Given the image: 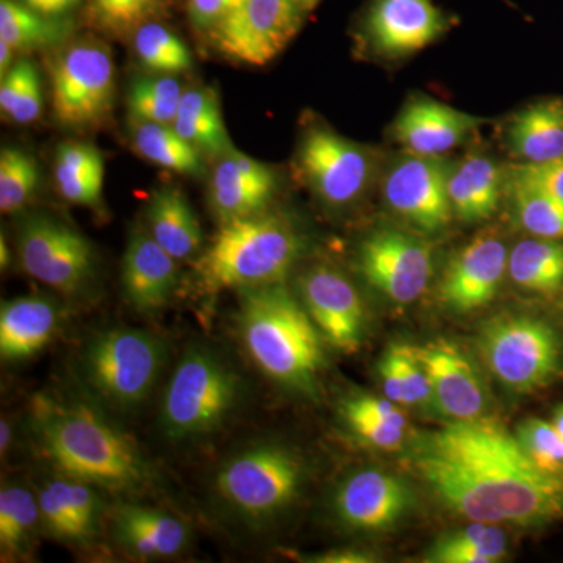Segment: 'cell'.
<instances>
[{
	"instance_id": "obj_1",
	"label": "cell",
	"mask_w": 563,
	"mask_h": 563,
	"mask_svg": "<svg viewBox=\"0 0 563 563\" xmlns=\"http://www.w3.org/2000/svg\"><path fill=\"white\" fill-rule=\"evenodd\" d=\"M406 459L432 495L466 520L517 528L563 520V479L539 468L515 433L487 418L418 433Z\"/></svg>"
},
{
	"instance_id": "obj_2",
	"label": "cell",
	"mask_w": 563,
	"mask_h": 563,
	"mask_svg": "<svg viewBox=\"0 0 563 563\" xmlns=\"http://www.w3.org/2000/svg\"><path fill=\"white\" fill-rule=\"evenodd\" d=\"M33 432L58 474L117 493L146 490L154 470L135 442L95 402L36 395Z\"/></svg>"
},
{
	"instance_id": "obj_3",
	"label": "cell",
	"mask_w": 563,
	"mask_h": 563,
	"mask_svg": "<svg viewBox=\"0 0 563 563\" xmlns=\"http://www.w3.org/2000/svg\"><path fill=\"white\" fill-rule=\"evenodd\" d=\"M239 331L252 362L266 377L306 396L317 393L324 339L284 282L242 291Z\"/></svg>"
},
{
	"instance_id": "obj_4",
	"label": "cell",
	"mask_w": 563,
	"mask_h": 563,
	"mask_svg": "<svg viewBox=\"0 0 563 563\" xmlns=\"http://www.w3.org/2000/svg\"><path fill=\"white\" fill-rule=\"evenodd\" d=\"M301 252V236L290 222L262 211L222 222L199 257V279L209 292L280 284Z\"/></svg>"
},
{
	"instance_id": "obj_5",
	"label": "cell",
	"mask_w": 563,
	"mask_h": 563,
	"mask_svg": "<svg viewBox=\"0 0 563 563\" xmlns=\"http://www.w3.org/2000/svg\"><path fill=\"white\" fill-rule=\"evenodd\" d=\"M242 398V380L220 354L192 346L163 393L161 428L173 442L206 439L224 424Z\"/></svg>"
},
{
	"instance_id": "obj_6",
	"label": "cell",
	"mask_w": 563,
	"mask_h": 563,
	"mask_svg": "<svg viewBox=\"0 0 563 563\" xmlns=\"http://www.w3.org/2000/svg\"><path fill=\"white\" fill-rule=\"evenodd\" d=\"M166 357L165 340L146 329H107L85 344L81 379L98 401L120 412H132L150 399Z\"/></svg>"
},
{
	"instance_id": "obj_7",
	"label": "cell",
	"mask_w": 563,
	"mask_h": 563,
	"mask_svg": "<svg viewBox=\"0 0 563 563\" xmlns=\"http://www.w3.org/2000/svg\"><path fill=\"white\" fill-rule=\"evenodd\" d=\"M477 347L492 376L515 395H533L563 373V340L531 313H499L481 325Z\"/></svg>"
},
{
	"instance_id": "obj_8",
	"label": "cell",
	"mask_w": 563,
	"mask_h": 563,
	"mask_svg": "<svg viewBox=\"0 0 563 563\" xmlns=\"http://www.w3.org/2000/svg\"><path fill=\"white\" fill-rule=\"evenodd\" d=\"M303 483L306 466L295 451L261 443L222 463L214 477V492L243 523L262 526L290 509Z\"/></svg>"
},
{
	"instance_id": "obj_9",
	"label": "cell",
	"mask_w": 563,
	"mask_h": 563,
	"mask_svg": "<svg viewBox=\"0 0 563 563\" xmlns=\"http://www.w3.org/2000/svg\"><path fill=\"white\" fill-rule=\"evenodd\" d=\"M16 242L22 269L52 290L77 296L95 277L96 252L90 240L49 214L25 218Z\"/></svg>"
},
{
	"instance_id": "obj_10",
	"label": "cell",
	"mask_w": 563,
	"mask_h": 563,
	"mask_svg": "<svg viewBox=\"0 0 563 563\" xmlns=\"http://www.w3.org/2000/svg\"><path fill=\"white\" fill-rule=\"evenodd\" d=\"M113 96L114 63L102 44H70L52 62V111L62 124H98L109 114Z\"/></svg>"
},
{
	"instance_id": "obj_11",
	"label": "cell",
	"mask_w": 563,
	"mask_h": 563,
	"mask_svg": "<svg viewBox=\"0 0 563 563\" xmlns=\"http://www.w3.org/2000/svg\"><path fill=\"white\" fill-rule=\"evenodd\" d=\"M358 268L366 282L391 302L407 306L428 290L433 247L413 232L384 228L366 236L358 247Z\"/></svg>"
},
{
	"instance_id": "obj_12",
	"label": "cell",
	"mask_w": 563,
	"mask_h": 563,
	"mask_svg": "<svg viewBox=\"0 0 563 563\" xmlns=\"http://www.w3.org/2000/svg\"><path fill=\"white\" fill-rule=\"evenodd\" d=\"M303 14L299 0H240L210 36L231 60L263 66L295 38Z\"/></svg>"
},
{
	"instance_id": "obj_13",
	"label": "cell",
	"mask_w": 563,
	"mask_h": 563,
	"mask_svg": "<svg viewBox=\"0 0 563 563\" xmlns=\"http://www.w3.org/2000/svg\"><path fill=\"white\" fill-rule=\"evenodd\" d=\"M299 166L310 188L328 206H351L372 180L368 151L324 125H310L299 144Z\"/></svg>"
},
{
	"instance_id": "obj_14",
	"label": "cell",
	"mask_w": 563,
	"mask_h": 563,
	"mask_svg": "<svg viewBox=\"0 0 563 563\" xmlns=\"http://www.w3.org/2000/svg\"><path fill=\"white\" fill-rule=\"evenodd\" d=\"M451 172L453 166L443 157L409 154L395 163L385 177V202L415 231L435 235L454 217L450 201Z\"/></svg>"
},
{
	"instance_id": "obj_15",
	"label": "cell",
	"mask_w": 563,
	"mask_h": 563,
	"mask_svg": "<svg viewBox=\"0 0 563 563\" xmlns=\"http://www.w3.org/2000/svg\"><path fill=\"white\" fill-rule=\"evenodd\" d=\"M415 493L398 474L379 468L354 472L336 487L333 514L350 531L385 533L398 528L415 509Z\"/></svg>"
},
{
	"instance_id": "obj_16",
	"label": "cell",
	"mask_w": 563,
	"mask_h": 563,
	"mask_svg": "<svg viewBox=\"0 0 563 563\" xmlns=\"http://www.w3.org/2000/svg\"><path fill=\"white\" fill-rule=\"evenodd\" d=\"M298 287L299 298L324 342L344 354L361 350L366 312L354 284L335 268L317 265L299 277Z\"/></svg>"
},
{
	"instance_id": "obj_17",
	"label": "cell",
	"mask_w": 563,
	"mask_h": 563,
	"mask_svg": "<svg viewBox=\"0 0 563 563\" xmlns=\"http://www.w3.org/2000/svg\"><path fill=\"white\" fill-rule=\"evenodd\" d=\"M509 269L501 236L481 233L451 258L439 284V298L454 313H472L498 295Z\"/></svg>"
},
{
	"instance_id": "obj_18",
	"label": "cell",
	"mask_w": 563,
	"mask_h": 563,
	"mask_svg": "<svg viewBox=\"0 0 563 563\" xmlns=\"http://www.w3.org/2000/svg\"><path fill=\"white\" fill-rule=\"evenodd\" d=\"M432 388L433 412L446 421H476L488 410L483 377L468 355L446 340L417 346Z\"/></svg>"
},
{
	"instance_id": "obj_19",
	"label": "cell",
	"mask_w": 563,
	"mask_h": 563,
	"mask_svg": "<svg viewBox=\"0 0 563 563\" xmlns=\"http://www.w3.org/2000/svg\"><path fill=\"white\" fill-rule=\"evenodd\" d=\"M451 18L433 0H373L365 16V32L377 54L407 57L435 43Z\"/></svg>"
},
{
	"instance_id": "obj_20",
	"label": "cell",
	"mask_w": 563,
	"mask_h": 563,
	"mask_svg": "<svg viewBox=\"0 0 563 563\" xmlns=\"http://www.w3.org/2000/svg\"><path fill=\"white\" fill-rule=\"evenodd\" d=\"M483 124V118L418 96L404 106L393 125V135L409 154L442 157Z\"/></svg>"
},
{
	"instance_id": "obj_21",
	"label": "cell",
	"mask_w": 563,
	"mask_h": 563,
	"mask_svg": "<svg viewBox=\"0 0 563 563\" xmlns=\"http://www.w3.org/2000/svg\"><path fill=\"white\" fill-rule=\"evenodd\" d=\"M121 284L133 310L158 312L177 290L179 261L163 250L147 229H136L129 236L122 257Z\"/></svg>"
},
{
	"instance_id": "obj_22",
	"label": "cell",
	"mask_w": 563,
	"mask_h": 563,
	"mask_svg": "<svg viewBox=\"0 0 563 563\" xmlns=\"http://www.w3.org/2000/svg\"><path fill=\"white\" fill-rule=\"evenodd\" d=\"M276 192V177L265 163L229 151L214 166L210 203L222 222L262 213Z\"/></svg>"
},
{
	"instance_id": "obj_23",
	"label": "cell",
	"mask_w": 563,
	"mask_h": 563,
	"mask_svg": "<svg viewBox=\"0 0 563 563\" xmlns=\"http://www.w3.org/2000/svg\"><path fill=\"white\" fill-rule=\"evenodd\" d=\"M60 302L46 295L18 296L0 306V357L22 362L38 354L60 329Z\"/></svg>"
},
{
	"instance_id": "obj_24",
	"label": "cell",
	"mask_w": 563,
	"mask_h": 563,
	"mask_svg": "<svg viewBox=\"0 0 563 563\" xmlns=\"http://www.w3.org/2000/svg\"><path fill=\"white\" fill-rule=\"evenodd\" d=\"M113 536L125 553L143 561L174 558L190 542V529L180 518L136 504L114 510Z\"/></svg>"
},
{
	"instance_id": "obj_25",
	"label": "cell",
	"mask_w": 563,
	"mask_h": 563,
	"mask_svg": "<svg viewBox=\"0 0 563 563\" xmlns=\"http://www.w3.org/2000/svg\"><path fill=\"white\" fill-rule=\"evenodd\" d=\"M146 217L147 231L176 261H188L201 251V222L177 188H158L152 192Z\"/></svg>"
},
{
	"instance_id": "obj_26",
	"label": "cell",
	"mask_w": 563,
	"mask_h": 563,
	"mask_svg": "<svg viewBox=\"0 0 563 563\" xmlns=\"http://www.w3.org/2000/svg\"><path fill=\"white\" fill-rule=\"evenodd\" d=\"M503 172L485 155H468L450 176V201L455 218L468 224L488 220L501 201Z\"/></svg>"
},
{
	"instance_id": "obj_27",
	"label": "cell",
	"mask_w": 563,
	"mask_h": 563,
	"mask_svg": "<svg viewBox=\"0 0 563 563\" xmlns=\"http://www.w3.org/2000/svg\"><path fill=\"white\" fill-rule=\"evenodd\" d=\"M507 141L523 163L563 157V101L533 103L518 111L507 129Z\"/></svg>"
},
{
	"instance_id": "obj_28",
	"label": "cell",
	"mask_w": 563,
	"mask_h": 563,
	"mask_svg": "<svg viewBox=\"0 0 563 563\" xmlns=\"http://www.w3.org/2000/svg\"><path fill=\"white\" fill-rule=\"evenodd\" d=\"M340 413L346 428L368 446L395 451L406 442L409 432L406 413L385 396H350L340 406Z\"/></svg>"
},
{
	"instance_id": "obj_29",
	"label": "cell",
	"mask_w": 563,
	"mask_h": 563,
	"mask_svg": "<svg viewBox=\"0 0 563 563\" xmlns=\"http://www.w3.org/2000/svg\"><path fill=\"white\" fill-rule=\"evenodd\" d=\"M103 179L106 162L92 144L68 141L58 146L54 180L63 199L95 209L102 201Z\"/></svg>"
},
{
	"instance_id": "obj_30",
	"label": "cell",
	"mask_w": 563,
	"mask_h": 563,
	"mask_svg": "<svg viewBox=\"0 0 563 563\" xmlns=\"http://www.w3.org/2000/svg\"><path fill=\"white\" fill-rule=\"evenodd\" d=\"M173 128L198 151L211 155H224L232 151L231 139L222 120L220 99L210 88L184 91Z\"/></svg>"
},
{
	"instance_id": "obj_31",
	"label": "cell",
	"mask_w": 563,
	"mask_h": 563,
	"mask_svg": "<svg viewBox=\"0 0 563 563\" xmlns=\"http://www.w3.org/2000/svg\"><path fill=\"white\" fill-rule=\"evenodd\" d=\"M510 279L521 290L550 296L563 288V240L532 239L517 243L509 254Z\"/></svg>"
},
{
	"instance_id": "obj_32",
	"label": "cell",
	"mask_w": 563,
	"mask_h": 563,
	"mask_svg": "<svg viewBox=\"0 0 563 563\" xmlns=\"http://www.w3.org/2000/svg\"><path fill=\"white\" fill-rule=\"evenodd\" d=\"M507 558V537L499 525L473 523L451 529L426 551L429 563H496Z\"/></svg>"
},
{
	"instance_id": "obj_33",
	"label": "cell",
	"mask_w": 563,
	"mask_h": 563,
	"mask_svg": "<svg viewBox=\"0 0 563 563\" xmlns=\"http://www.w3.org/2000/svg\"><path fill=\"white\" fill-rule=\"evenodd\" d=\"M69 21L46 16L21 0H0V41L14 52L57 46L69 35Z\"/></svg>"
},
{
	"instance_id": "obj_34",
	"label": "cell",
	"mask_w": 563,
	"mask_h": 563,
	"mask_svg": "<svg viewBox=\"0 0 563 563\" xmlns=\"http://www.w3.org/2000/svg\"><path fill=\"white\" fill-rule=\"evenodd\" d=\"M132 143L147 162L179 174L202 169L201 151L188 143L173 125L133 120Z\"/></svg>"
},
{
	"instance_id": "obj_35",
	"label": "cell",
	"mask_w": 563,
	"mask_h": 563,
	"mask_svg": "<svg viewBox=\"0 0 563 563\" xmlns=\"http://www.w3.org/2000/svg\"><path fill=\"white\" fill-rule=\"evenodd\" d=\"M43 528L38 495L16 484H3L0 490V548L3 558H21L31 550Z\"/></svg>"
},
{
	"instance_id": "obj_36",
	"label": "cell",
	"mask_w": 563,
	"mask_h": 563,
	"mask_svg": "<svg viewBox=\"0 0 563 563\" xmlns=\"http://www.w3.org/2000/svg\"><path fill=\"white\" fill-rule=\"evenodd\" d=\"M512 210L520 228L539 239L563 240V201L540 185L510 174Z\"/></svg>"
},
{
	"instance_id": "obj_37",
	"label": "cell",
	"mask_w": 563,
	"mask_h": 563,
	"mask_svg": "<svg viewBox=\"0 0 563 563\" xmlns=\"http://www.w3.org/2000/svg\"><path fill=\"white\" fill-rule=\"evenodd\" d=\"M46 485L68 515L74 544L90 543L98 536L103 510L101 496L95 485L63 474L47 479Z\"/></svg>"
},
{
	"instance_id": "obj_38",
	"label": "cell",
	"mask_w": 563,
	"mask_h": 563,
	"mask_svg": "<svg viewBox=\"0 0 563 563\" xmlns=\"http://www.w3.org/2000/svg\"><path fill=\"white\" fill-rule=\"evenodd\" d=\"M133 49L141 65L155 74L174 76L192 66L191 52L187 44L158 22H144L136 29Z\"/></svg>"
},
{
	"instance_id": "obj_39",
	"label": "cell",
	"mask_w": 563,
	"mask_h": 563,
	"mask_svg": "<svg viewBox=\"0 0 563 563\" xmlns=\"http://www.w3.org/2000/svg\"><path fill=\"white\" fill-rule=\"evenodd\" d=\"M184 91L180 81L169 74L141 77L133 81L129 91V109L133 120L173 125Z\"/></svg>"
},
{
	"instance_id": "obj_40",
	"label": "cell",
	"mask_w": 563,
	"mask_h": 563,
	"mask_svg": "<svg viewBox=\"0 0 563 563\" xmlns=\"http://www.w3.org/2000/svg\"><path fill=\"white\" fill-rule=\"evenodd\" d=\"M40 181L36 158L20 147H3L0 152V210L16 213L27 206Z\"/></svg>"
},
{
	"instance_id": "obj_41",
	"label": "cell",
	"mask_w": 563,
	"mask_h": 563,
	"mask_svg": "<svg viewBox=\"0 0 563 563\" xmlns=\"http://www.w3.org/2000/svg\"><path fill=\"white\" fill-rule=\"evenodd\" d=\"M515 437L539 468L563 479V439L553 422L528 418Z\"/></svg>"
},
{
	"instance_id": "obj_42",
	"label": "cell",
	"mask_w": 563,
	"mask_h": 563,
	"mask_svg": "<svg viewBox=\"0 0 563 563\" xmlns=\"http://www.w3.org/2000/svg\"><path fill=\"white\" fill-rule=\"evenodd\" d=\"M96 20L113 33L136 31L158 13L162 0H91Z\"/></svg>"
},
{
	"instance_id": "obj_43",
	"label": "cell",
	"mask_w": 563,
	"mask_h": 563,
	"mask_svg": "<svg viewBox=\"0 0 563 563\" xmlns=\"http://www.w3.org/2000/svg\"><path fill=\"white\" fill-rule=\"evenodd\" d=\"M36 74H38L36 66L32 62L22 58V60L11 66L5 76H2V80H0V111H2L3 118L10 120Z\"/></svg>"
},
{
	"instance_id": "obj_44",
	"label": "cell",
	"mask_w": 563,
	"mask_h": 563,
	"mask_svg": "<svg viewBox=\"0 0 563 563\" xmlns=\"http://www.w3.org/2000/svg\"><path fill=\"white\" fill-rule=\"evenodd\" d=\"M240 0H188L187 10L192 27L213 32L239 5Z\"/></svg>"
},
{
	"instance_id": "obj_45",
	"label": "cell",
	"mask_w": 563,
	"mask_h": 563,
	"mask_svg": "<svg viewBox=\"0 0 563 563\" xmlns=\"http://www.w3.org/2000/svg\"><path fill=\"white\" fill-rule=\"evenodd\" d=\"M512 173L540 185L563 201V157L547 163H521Z\"/></svg>"
},
{
	"instance_id": "obj_46",
	"label": "cell",
	"mask_w": 563,
	"mask_h": 563,
	"mask_svg": "<svg viewBox=\"0 0 563 563\" xmlns=\"http://www.w3.org/2000/svg\"><path fill=\"white\" fill-rule=\"evenodd\" d=\"M307 562L313 563H374L376 554L354 548H339V550L324 551V553L307 555Z\"/></svg>"
},
{
	"instance_id": "obj_47",
	"label": "cell",
	"mask_w": 563,
	"mask_h": 563,
	"mask_svg": "<svg viewBox=\"0 0 563 563\" xmlns=\"http://www.w3.org/2000/svg\"><path fill=\"white\" fill-rule=\"evenodd\" d=\"M21 2L46 16L63 18L70 10L76 9L80 0H21Z\"/></svg>"
},
{
	"instance_id": "obj_48",
	"label": "cell",
	"mask_w": 563,
	"mask_h": 563,
	"mask_svg": "<svg viewBox=\"0 0 563 563\" xmlns=\"http://www.w3.org/2000/svg\"><path fill=\"white\" fill-rule=\"evenodd\" d=\"M13 55L14 51L11 49L9 44H7L5 41H0V74H2V76H5L11 69V66H13Z\"/></svg>"
},
{
	"instance_id": "obj_49",
	"label": "cell",
	"mask_w": 563,
	"mask_h": 563,
	"mask_svg": "<svg viewBox=\"0 0 563 563\" xmlns=\"http://www.w3.org/2000/svg\"><path fill=\"white\" fill-rule=\"evenodd\" d=\"M11 437H13L11 424L5 420V418H3V420L0 421V453H2V455L9 453L11 446Z\"/></svg>"
},
{
	"instance_id": "obj_50",
	"label": "cell",
	"mask_w": 563,
	"mask_h": 563,
	"mask_svg": "<svg viewBox=\"0 0 563 563\" xmlns=\"http://www.w3.org/2000/svg\"><path fill=\"white\" fill-rule=\"evenodd\" d=\"M11 262V254L9 246H7L5 236H0V266L3 269L9 268Z\"/></svg>"
},
{
	"instance_id": "obj_51",
	"label": "cell",
	"mask_w": 563,
	"mask_h": 563,
	"mask_svg": "<svg viewBox=\"0 0 563 563\" xmlns=\"http://www.w3.org/2000/svg\"><path fill=\"white\" fill-rule=\"evenodd\" d=\"M551 422H553L554 428L558 429V432L561 433L563 439V404H559V406L555 407Z\"/></svg>"
},
{
	"instance_id": "obj_52",
	"label": "cell",
	"mask_w": 563,
	"mask_h": 563,
	"mask_svg": "<svg viewBox=\"0 0 563 563\" xmlns=\"http://www.w3.org/2000/svg\"><path fill=\"white\" fill-rule=\"evenodd\" d=\"M301 2L302 9L306 10V13H309L310 10H313L314 7L318 5L320 0H299Z\"/></svg>"
}]
</instances>
